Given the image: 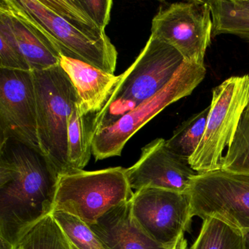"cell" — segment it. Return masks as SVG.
<instances>
[{
  "instance_id": "cell-1",
  "label": "cell",
  "mask_w": 249,
  "mask_h": 249,
  "mask_svg": "<svg viewBox=\"0 0 249 249\" xmlns=\"http://www.w3.org/2000/svg\"><path fill=\"white\" fill-rule=\"evenodd\" d=\"M59 177L43 153L12 138L0 141V241L16 249L52 213Z\"/></svg>"
},
{
  "instance_id": "cell-2",
  "label": "cell",
  "mask_w": 249,
  "mask_h": 249,
  "mask_svg": "<svg viewBox=\"0 0 249 249\" xmlns=\"http://www.w3.org/2000/svg\"><path fill=\"white\" fill-rule=\"evenodd\" d=\"M184 62L175 48L151 34L135 62L119 75L104 107L94 115L89 124L91 139L94 132L158 94L170 84Z\"/></svg>"
},
{
  "instance_id": "cell-3",
  "label": "cell",
  "mask_w": 249,
  "mask_h": 249,
  "mask_svg": "<svg viewBox=\"0 0 249 249\" xmlns=\"http://www.w3.org/2000/svg\"><path fill=\"white\" fill-rule=\"evenodd\" d=\"M40 149L60 176L72 173L68 157V126L78 94L60 65L33 72Z\"/></svg>"
},
{
  "instance_id": "cell-4",
  "label": "cell",
  "mask_w": 249,
  "mask_h": 249,
  "mask_svg": "<svg viewBox=\"0 0 249 249\" xmlns=\"http://www.w3.org/2000/svg\"><path fill=\"white\" fill-rule=\"evenodd\" d=\"M133 195L123 167L74 171L59 177L53 212L72 214L91 226Z\"/></svg>"
},
{
  "instance_id": "cell-5",
  "label": "cell",
  "mask_w": 249,
  "mask_h": 249,
  "mask_svg": "<svg viewBox=\"0 0 249 249\" xmlns=\"http://www.w3.org/2000/svg\"><path fill=\"white\" fill-rule=\"evenodd\" d=\"M249 103V74L232 76L213 89L203 138L189 164L198 174L221 169L223 153L234 139Z\"/></svg>"
},
{
  "instance_id": "cell-6",
  "label": "cell",
  "mask_w": 249,
  "mask_h": 249,
  "mask_svg": "<svg viewBox=\"0 0 249 249\" xmlns=\"http://www.w3.org/2000/svg\"><path fill=\"white\" fill-rule=\"evenodd\" d=\"M206 73L205 65L184 62L170 84L158 94L114 123L94 132L91 148L95 160L121 156L126 142L138 131L166 107L191 95L205 79Z\"/></svg>"
},
{
  "instance_id": "cell-7",
  "label": "cell",
  "mask_w": 249,
  "mask_h": 249,
  "mask_svg": "<svg viewBox=\"0 0 249 249\" xmlns=\"http://www.w3.org/2000/svg\"><path fill=\"white\" fill-rule=\"evenodd\" d=\"M189 195L193 217L217 218L243 232L249 231V174L222 169L198 174Z\"/></svg>"
},
{
  "instance_id": "cell-8",
  "label": "cell",
  "mask_w": 249,
  "mask_h": 249,
  "mask_svg": "<svg viewBox=\"0 0 249 249\" xmlns=\"http://www.w3.org/2000/svg\"><path fill=\"white\" fill-rule=\"evenodd\" d=\"M212 14L208 1L164 3L151 24V35L170 45L185 62L203 66L213 36Z\"/></svg>"
},
{
  "instance_id": "cell-9",
  "label": "cell",
  "mask_w": 249,
  "mask_h": 249,
  "mask_svg": "<svg viewBox=\"0 0 249 249\" xmlns=\"http://www.w3.org/2000/svg\"><path fill=\"white\" fill-rule=\"evenodd\" d=\"M132 213L140 227L153 240L173 246L189 231L193 215L189 192L157 188L135 191L131 199Z\"/></svg>"
},
{
  "instance_id": "cell-10",
  "label": "cell",
  "mask_w": 249,
  "mask_h": 249,
  "mask_svg": "<svg viewBox=\"0 0 249 249\" xmlns=\"http://www.w3.org/2000/svg\"><path fill=\"white\" fill-rule=\"evenodd\" d=\"M17 2L59 48L62 56L114 74L118 53L109 37L99 40L87 36L47 8L41 0H17Z\"/></svg>"
},
{
  "instance_id": "cell-11",
  "label": "cell",
  "mask_w": 249,
  "mask_h": 249,
  "mask_svg": "<svg viewBox=\"0 0 249 249\" xmlns=\"http://www.w3.org/2000/svg\"><path fill=\"white\" fill-rule=\"evenodd\" d=\"M8 138L42 153L33 72L0 69V141Z\"/></svg>"
},
{
  "instance_id": "cell-12",
  "label": "cell",
  "mask_w": 249,
  "mask_h": 249,
  "mask_svg": "<svg viewBox=\"0 0 249 249\" xmlns=\"http://www.w3.org/2000/svg\"><path fill=\"white\" fill-rule=\"evenodd\" d=\"M131 189L157 188L178 192H189L198 173L189 161L170 151L166 140L157 138L142 148L141 157L126 169Z\"/></svg>"
},
{
  "instance_id": "cell-13",
  "label": "cell",
  "mask_w": 249,
  "mask_h": 249,
  "mask_svg": "<svg viewBox=\"0 0 249 249\" xmlns=\"http://www.w3.org/2000/svg\"><path fill=\"white\" fill-rule=\"evenodd\" d=\"M0 9L9 16L13 31L32 72L46 71L59 65L62 54L59 48L17 0H2Z\"/></svg>"
},
{
  "instance_id": "cell-14",
  "label": "cell",
  "mask_w": 249,
  "mask_h": 249,
  "mask_svg": "<svg viewBox=\"0 0 249 249\" xmlns=\"http://www.w3.org/2000/svg\"><path fill=\"white\" fill-rule=\"evenodd\" d=\"M105 249H172L153 240L135 221L131 200L121 204L90 226Z\"/></svg>"
},
{
  "instance_id": "cell-15",
  "label": "cell",
  "mask_w": 249,
  "mask_h": 249,
  "mask_svg": "<svg viewBox=\"0 0 249 249\" xmlns=\"http://www.w3.org/2000/svg\"><path fill=\"white\" fill-rule=\"evenodd\" d=\"M59 65L75 89L84 113L87 116L100 111L111 95L119 75L65 56L61 57Z\"/></svg>"
},
{
  "instance_id": "cell-16",
  "label": "cell",
  "mask_w": 249,
  "mask_h": 249,
  "mask_svg": "<svg viewBox=\"0 0 249 249\" xmlns=\"http://www.w3.org/2000/svg\"><path fill=\"white\" fill-rule=\"evenodd\" d=\"M79 101L70 116L68 126V162L72 172L84 170L92 154L89 124Z\"/></svg>"
},
{
  "instance_id": "cell-17",
  "label": "cell",
  "mask_w": 249,
  "mask_h": 249,
  "mask_svg": "<svg viewBox=\"0 0 249 249\" xmlns=\"http://www.w3.org/2000/svg\"><path fill=\"white\" fill-rule=\"evenodd\" d=\"M210 106L183 122L166 141L167 148L176 155L189 161L199 146L206 128Z\"/></svg>"
},
{
  "instance_id": "cell-18",
  "label": "cell",
  "mask_w": 249,
  "mask_h": 249,
  "mask_svg": "<svg viewBox=\"0 0 249 249\" xmlns=\"http://www.w3.org/2000/svg\"><path fill=\"white\" fill-rule=\"evenodd\" d=\"M191 249H245L243 231L217 218H206Z\"/></svg>"
},
{
  "instance_id": "cell-19",
  "label": "cell",
  "mask_w": 249,
  "mask_h": 249,
  "mask_svg": "<svg viewBox=\"0 0 249 249\" xmlns=\"http://www.w3.org/2000/svg\"><path fill=\"white\" fill-rule=\"evenodd\" d=\"M16 249H72L69 240L50 214L21 237Z\"/></svg>"
},
{
  "instance_id": "cell-20",
  "label": "cell",
  "mask_w": 249,
  "mask_h": 249,
  "mask_svg": "<svg viewBox=\"0 0 249 249\" xmlns=\"http://www.w3.org/2000/svg\"><path fill=\"white\" fill-rule=\"evenodd\" d=\"M42 2L61 18L93 38H107L80 3L79 0H41Z\"/></svg>"
},
{
  "instance_id": "cell-21",
  "label": "cell",
  "mask_w": 249,
  "mask_h": 249,
  "mask_svg": "<svg viewBox=\"0 0 249 249\" xmlns=\"http://www.w3.org/2000/svg\"><path fill=\"white\" fill-rule=\"evenodd\" d=\"M221 169L249 174V112L245 110L232 142L224 156Z\"/></svg>"
},
{
  "instance_id": "cell-22",
  "label": "cell",
  "mask_w": 249,
  "mask_h": 249,
  "mask_svg": "<svg viewBox=\"0 0 249 249\" xmlns=\"http://www.w3.org/2000/svg\"><path fill=\"white\" fill-rule=\"evenodd\" d=\"M0 69L32 72L13 31L11 19L0 9Z\"/></svg>"
},
{
  "instance_id": "cell-23",
  "label": "cell",
  "mask_w": 249,
  "mask_h": 249,
  "mask_svg": "<svg viewBox=\"0 0 249 249\" xmlns=\"http://www.w3.org/2000/svg\"><path fill=\"white\" fill-rule=\"evenodd\" d=\"M52 216L73 249H105L90 226L68 213L53 211Z\"/></svg>"
},
{
  "instance_id": "cell-24",
  "label": "cell",
  "mask_w": 249,
  "mask_h": 249,
  "mask_svg": "<svg viewBox=\"0 0 249 249\" xmlns=\"http://www.w3.org/2000/svg\"><path fill=\"white\" fill-rule=\"evenodd\" d=\"M212 16L249 20V0L208 1Z\"/></svg>"
},
{
  "instance_id": "cell-25",
  "label": "cell",
  "mask_w": 249,
  "mask_h": 249,
  "mask_svg": "<svg viewBox=\"0 0 249 249\" xmlns=\"http://www.w3.org/2000/svg\"><path fill=\"white\" fill-rule=\"evenodd\" d=\"M81 6L92 18L97 27L106 31V27L110 21L112 0H79Z\"/></svg>"
},
{
  "instance_id": "cell-26",
  "label": "cell",
  "mask_w": 249,
  "mask_h": 249,
  "mask_svg": "<svg viewBox=\"0 0 249 249\" xmlns=\"http://www.w3.org/2000/svg\"><path fill=\"white\" fill-rule=\"evenodd\" d=\"M185 234H182L177 239L174 244H173L172 249H188V243L185 237Z\"/></svg>"
},
{
  "instance_id": "cell-27",
  "label": "cell",
  "mask_w": 249,
  "mask_h": 249,
  "mask_svg": "<svg viewBox=\"0 0 249 249\" xmlns=\"http://www.w3.org/2000/svg\"><path fill=\"white\" fill-rule=\"evenodd\" d=\"M245 249H249V231H243Z\"/></svg>"
},
{
  "instance_id": "cell-28",
  "label": "cell",
  "mask_w": 249,
  "mask_h": 249,
  "mask_svg": "<svg viewBox=\"0 0 249 249\" xmlns=\"http://www.w3.org/2000/svg\"><path fill=\"white\" fill-rule=\"evenodd\" d=\"M0 245H1V249H16L14 248L11 247L8 245L5 244L3 242H0Z\"/></svg>"
},
{
  "instance_id": "cell-29",
  "label": "cell",
  "mask_w": 249,
  "mask_h": 249,
  "mask_svg": "<svg viewBox=\"0 0 249 249\" xmlns=\"http://www.w3.org/2000/svg\"><path fill=\"white\" fill-rule=\"evenodd\" d=\"M246 110L249 112V105H248L247 107H246Z\"/></svg>"
},
{
  "instance_id": "cell-30",
  "label": "cell",
  "mask_w": 249,
  "mask_h": 249,
  "mask_svg": "<svg viewBox=\"0 0 249 249\" xmlns=\"http://www.w3.org/2000/svg\"></svg>"
}]
</instances>
